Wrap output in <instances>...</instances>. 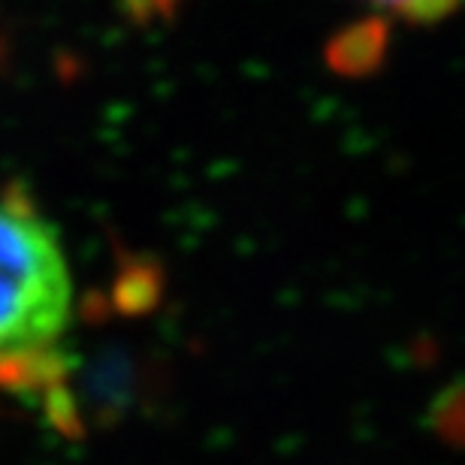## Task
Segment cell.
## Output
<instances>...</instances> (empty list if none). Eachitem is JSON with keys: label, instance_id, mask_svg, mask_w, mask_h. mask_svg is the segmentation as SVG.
I'll use <instances>...</instances> for the list:
<instances>
[{"label": "cell", "instance_id": "5", "mask_svg": "<svg viewBox=\"0 0 465 465\" xmlns=\"http://www.w3.org/2000/svg\"><path fill=\"white\" fill-rule=\"evenodd\" d=\"M124 9L139 22H152L154 15H170L173 0H124Z\"/></svg>", "mask_w": 465, "mask_h": 465}, {"label": "cell", "instance_id": "3", "mask_svg": "<svg viewBox=\"0 0 465 465\" xmlns=\"http://www.w3.org/2000/svg\"><path fill=\"white\" fill-rule=\"evenodd\" d=\"M157 272L152 266H130L124 275L118 278V300L121 305H136L143 309L157 296Z\"/></svg>", "mask_w": 465, "mask_h": 465}, {"label": "cell", "instance_id": "6", "mask_svg": "<svg viewBox=\"0 0 465 465\" xmlns=\"http://www.w3.org/2000/svg\"><path fill=\"white\" fill-rule=\"evenodd\" d=\"M371 4H381V6H390V9H396L402 0H371Z\"/></svg>", "mask_w": 465, "mask_h": 465}, {"label": "cell", "instance_id": "4", "mask_svg": "<svg viewBox=\"0 0 465 465\" xmlns=\"http://www.w3.org/2000/svg\"><path fill=\"white\" fill-rule=\"evenodd\" d=\"M462 0H402L396 13L408 18L411 25H435L450 13H457Z\"/></svg>", "mask_w": 465, "mask_h": 465}, {"label": "cell", "instance_id": "2", "mask_svg": "<svg viewBox=\"0 0 465 465\" xmlns=\"http://www.w3.org/2000/svg\"><path fill=\"white\" fill-rule=\"evenodd\" d=\"M390 27L384 18H366L339 31L327 45V64L339 76H369L384 64Z\"/></svg>", "mask_w": 465, "mask_h": 465}, {"label": "cell", "instance_id": "1", "mask_svg": "<svg viewBox=\"0 0 465 465\" xmlns=\"http://www.w3.org/2000/svg\"><path fill=\"white\" fill-rule=\"evenodd\" d=\"M70 318L73 282L54 232L0 203V396H61Z\"/></svg>", "mask_w": 465, "mask_h": 465}]
</instances>
